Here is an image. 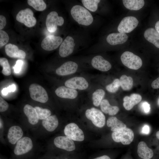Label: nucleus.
Masks as SVG:
<instances>
[{"label": "nucleus", "mask_w": 159, "mask_h": 159, "mask_svg": "<svg viewBox=\"0 0 159 159\" xmlns=\"http://www.w3.org/2000/svg\"><path fill=\"white\" fill-rule=\"evenodd\" d=\"M70 12L73 19L79 24L88 26L93 22V19L91 14L81 6H74L71 9Z\"/></svg>", "instance_id": "f257e3e1"}, {"label": "nucleus", "mask_w": 159, "mask_h": 159, "mask_svg": "<svg viewBox=\"0 0 159 159\" xmlns=\"http://www.w3.org/2000/svg\"><path fill=\"white\" fill-rule=\"evenodd\" d=\"M120 59L122 63L128 68L137 70L141 67L143 62L141 58L129 51H125L121 55Z\"/></svg>", "instance_id": "f03ea898"}, {"label": "nucleus", "mask_w": 159, "mask_h": 159, "mask_svg": "<svg viewBox=\"0 0 159 159\" xmlns=\"http://www.w3.org/2000/svg\"><path fill=\"white\" fill-rule=\"evenodd\" d=\"M113 140L117 143L121 142L124 145L130 144L134 138V134L130 129L126 127L120 130L113 132L112 134Z\"/></svg>", "instance_id": "7ed1b4c3"}, {"label": "nucleus", "mask_w": 159, "mask_h": 159, "mask_svg": "<svg viewBox=\"0 0 159 159\" xmlns=\"http://www.w3.org/2000/svg\"><path fill=\"white\" fill-rule=\"evenodd\" d=\"M29 91L30 96L33 100L42 103L48 100L47 93L41 85L37 84H31L29 86Z\"/></svg>", "instance_id": "20e7f679"}, {"label": "nucleus", "mask_w": 159, "mask_h": 159, "mask_svg": "<svg viewBox=\"0 0 159 159\" xmlns=\"http://www.w3.org/2000/svg\"><path fill=\"white\" fill-rule=\"evenodd\" d=\"M86 117L91 120L96 126L101 128L105 123V117L100 110L94 107L87 109L85 112Z\"/></svg>", "instance_id": "39448f33"}, {"label": "nucleus", "mask_w": 159, "mask_h": 159, "mask_svg": "<svg viewBox=\"0 0 159 159\" xmlns=\"http://www.w3.org/2000/svg\"><path fill=\"white\" fill-rule=\"evenodd\" d=\"M16 19L29 27L34 26L37 22L36 18L34 16L33 12L29 8L20 11L16 15Z\"/></svg>", "instance_id": "423d86ee"}, {"label": "nucleus", "mask_w": 159, "mask_h": 159, "mask_svg": "<svg viewBox=\"0 0 159 159\" xmlns=\"http://www.w3.org/2000/svg\"><path fill=\"white\" fill-rule=\"evenodd\" d=\"M65 135L74 141H82L84 139V135L82 130L74 123L67 125L64 130Z\"/></svg>", "instance_id": "0eeeda50"}, {"label": "nucleus", "mask_w": 159, "mask_h": 159, "mask_svg": "<svg viewBox=\"0 0 159 159\" xmlns=\"http://www.w3.org/2000/svg\"><path fill=\"white\" fill-rule=\"evenodd\" d=\"M64 22V19L62 17L59 16L56 12L52 11L47 15L46 25L48 31L52 33L56 31L58 26H62Z\"/></svg>", "instance_id": "6e6552de"}, {"label": "nucleus", "mask_w": 159, "mask_h": 159, "mask_svg": "<svg viewBox=\"0 0 159 159\" xmlns=\"http://www.w3.org/2000/svg\"><path fill=\"white\" fill-rule=\"evenodd\" d=\"M138 21L137 18L133 16L124 17L120 23L117 30L119 32L128 33L133 30L138 26Z\"/></svg>", "instance_id": "1a4fd4ad"}, {"label": "nucleus", "mask_w": 159, "mask_h": 159, "mask_svg": "<svg viewBox=\"0 0 159 159\" xmlns=\"http://www.w3.org/2000/svg\"><path fill=\"white\" fill-rule=\"evenodd\" d=\"M63 39L60 36L50 35L42 40L41 46L44 50L50 51L57 48L62 42Z\"/></svg>", "instance_id": "9d476101"}, {"label": "nucleus", "mask_w": 159, "mask_h": 159, "mask_svg": "<svg viewBox=\"0 0 159 159\" xmlns=\"http://www.w3.org/2000/svg\"><path fill=\"white\" fill-rule=\"evenodd\" d=\"M33 146L32 142L30 138L27 137H23L17 142L14 153L18 155L25 154L32 149Z\"/></svg>", "instance_id": "9b49d317"}, {"label": "nucleus", "mask_w": 159, "mask_h": 159, "mask_svg": "<svg viewBox=\"0 0 159 159\" xmlns=\"http://www.w3.org/2000/svg\"><path fill=\"white\" fill-rule=\"evenodd\" d=\"M54 143L57 148L68 151H72L75 149L73 140L67 136H58L54 139Z\"/></svg>", "instance_id": "f8f14e48"}, {"label": "nucleus", "mask_w": 159, "mask_h": 159, "mask_svg": "<svg viewBox=\"0 0 159 159\" xmlns=\"http://www.w3.org/2000/svg\"><path fill=\"white\" fill-rule=\"evenodd\" d=\"M75 44L73 38L67 36L61 44L59 49V54L62 57H67L73 52Z\"/></svg>", "instance_id": "ddd939ff"}, {"label": "nucleus", "mask_w": 159, "mask_h": 159, "mask_svg": "<svg viewBox=\"0 0 159 159\" xmlns=\"http://www.w3.org/2000/svg\"><path fill=\"white\" fill-rule=\"evenodd\" d=\"M65 85L74 89L85 90L88 87V83L86 79L82 77H76L67 80L65 82Z\"/></svg>", "instance_id": "4468645a"}, {"label": "nucleus", "mask_w": 159, "mask_h": 159, "mask_svg": "<svg viewBox=\"0 0 159 159\" xmlns=\"http://www.w3.org/2000/svg\"><path fill=\"white\" fill-rule=\"evenodd\" d=\"M78 67L77 64L72 61H68L64 63L56 70V73L58 75L65 76L75 73Z\"/></svg>", "instance_id": "2eb2a0df"}, {"label": "nucleus", "mask_w": 159, "mask_h": 159, "mask_svg": "<svg viewBox=\"0 0 159 159\" xmlns=\"http://www.w3.org/2000/svg\"><path fill=\"white\" fill-rule=\"evenodd\" d=\"M91 64L95 69L103 72L109 70L112 67L110 62L100 55L94 57L92 60Z\"/></svg>", "instance_id": "dca6fc26"}, {"label": "nucleus", "mask_w": 159, "mask_h": 159, "mask_svg": "<svg viewBox=\"0 0 159 159\" xmlns=\"http://www.w3.org/2000/svg\"><path fill=\"white\" fill-rule=\"evenodd\" d=\"M55 92L59 97L69 99H74L78 95L77 92L76 90L64 86L58 87Z\"/></svg>", "instance_id": "f3484780"}, {"label": "nucleus", "mask_w": 159, "mask_h": 159, "mask_svg": "<svg viewBox=\"0 0 159 159\" xmlns=\"http://www.w3.org/2000/svg\"><path fill=\"white\" fill-rule=\"evenodd\" d=\"M23 131L19 126H13L9 130L7 138L9 142L12 144H15L21 139L23 135Z\"/></svg>", "instance_id": "a211bd4d"}, {"label": "nucleus", "mask_w": 159, "mask_h": 159, "mask_svg": "<svg viewBox=\"0 0 159 159\" xmlns=\"http://www.w3.org/2000/svg\"><path fill=\"white\" fill-rule=\"evenodd\" d=\"M5 51L6 55L11 58L24 59L26 57V53L24 51L19 49L17 46L11 43L6 45Z\"/></svg>", "instance_id": "6ab92c4d"}, {"label": "nucleus", "mask_w": 159, "mask_h": 159, "mask_svg": "<svg viewBox=\"0 0 159 159\" xmlns=\"http://www.w3.org/2000/svg\"><path fill=\"white\" fill-rule=\"evenodd\" d=\"M128 38L125 33H113L109 34L106 38L107 42L112 45L123 44L127 41Z\"/></svg>", "instance_id": "aec40b11"}, {"label": "nucleus", "mask_w": 159, "mask_h": 159, "mask_svg": "<svg viewBox=\"0 0 159 159\" xmlns=\"http://www.w3.org/2000/svg\"><path fill=\"white\" fill-rule=\"evenodd\" d=\"M142 98L141 96L138 94L133 93L130 96H126L123 99V106L126 110H130L140 102Z\"/></svg>", "instance_id": "412c9836"}, {"label": "nucleus", "mask_w": 159, "mask_h": 159, "mask_svg": "<svg viewBox=\"0 0 159 159\" xmlns=\"http://www.w3.org/2000/svg\"><path fill=\"white\" fill-rule=\"evenodd\" d=\"M137 153L139 156L143 159H150L153 155V150L144 141L138 143Z\"/></svg>", "instance_id": "4be33fe9"}, {"label": "nucleus", "mask_w": 159, "mask_h": 159, "mask_svg": "<svg viewBox=\"0 0 159 159\" xmlns=\"http://www.w3.org/2000/svg\"><path fill=\"white\" fill-rule=\"evenodd\" d=\"M23 111L30 124L34 125L38 122L39 118L34 108L29 105L26 104L24 106Z\"/></svg>", "instance_id": "5701e85b"}, {"label": "nucleus", "mask_w": 159, "mask_h": 159, "mask_svg": "<svg viewBox=\"0 0 159 159\" xmlns=\"http://www.w3.org/2000/svg\"><path fill=\"white\" fill-rule=\"evenodd\" d=\"M144 35L147 40L159 48V33L155 29L153 28L147 29Z\"/></svg>", "instance_id": "b1692460"}, {"label": "nucleus", "mask_w": 159, "mask_h": 159, "mask_svg": "<svg viewBox=\"0 0 159 159\" xmlns=\"http://www.w3.org/2000/svg\"><path fill=\"white\" fill-rule=\"evenodd\" d=\"M58 124V119L55 115H50L43 120L42 122L43 127L49 132H52L56 129Z\"/></svg>", "instance_id": "393cba45"}, {"label": "nucleus", "mask_w": 159, "mask_h": 159, "mask_svg": "<svg viewBox=\"0 0 159 159\" xmlns=\"http://www.w3.org/2000/svg\"><path fill=\"white\" fill-rule=\"evenodd\" d=\"M107 125L110 127L111 130L113 132L116 131L126 127V125L115 117L108 118L107 122Z\"/></svg>", "instance_id": "a878e982"}, {"label": "nucleus", "mask_w": 159, "mask_h": 159, "mask_svg": "<svg viewBox=\"0 0 159 159\" xmlns=\"http://www.w3.org/2000/svg\"><path fill=\"white\" fill-rule=\"evenodd\" d=\"M100 105L102 111L104 113L108 114L110 115H115L119 110L118 107L111 105L108 100L106 99L103 100Z\"/></svg>", "instance_id": "bb28decb"}, {"label": "nucleus", "mask_w": 159, "mask_h": 159, "mask_svg": "<svg viewBox=\"0 0 159 159\" xmlns=\"http://www.w3.org/2000/svg\"><path fill=\"white\" fill-rule=\"evenodd\" d=\"M123 3L127 9L132 10H138L142 8L144 5L143 0H123Z\"/></svg>", "instance_id": "cd10ccee"}, {"label": "nucleus", "mask_w": 159, "mask_h": 159, "mask_svg": "<svg viewBox=\"0 0 159 159\" xmlns=\"http://www.w3.org/2000/svg\"><path fill=\"white\" fill-rule=\"evenodd\" d=\"M120 81V87L123 90L128 91L132 87L133 81L131 77L123 75L121 76Z\"/></svg>", "instance_id": "c85d7f7f"}, {"label": "nucleus", "mask_w": 159, "mask_h": 159, "mask_svg": "<svg viewBox=\"0 0 159 159\" xmlns=\"http://www.w3.org/2000/svg\"><path fill=\"white\" fill-rule=\"evenodd\" d=\"M105 95V91L102 89H98L95 91L92 95L93 104L96 107L99 106Z\"/></svg>", "instance_id": "c756f323"}, {"label": "nucleus", "mask_w": 159, "mask_h": 159, "mask_svg": "<svg viewBox=\"0 0 159 159\" xmlns=\"http://www.w3.org/2000/svg\"><path fill=\"white\" fill-rule=\"evenodd\" d=\"M27 1L29 5L37 11H43L47 7L46 3L42 0H28Z\"/></svg>", "instance_id": "7c9ffc66"}, {"label": "nucleus", "mask_w": 159, "mask_h": 159, "mask_svg": "<svg viewBox=\"0 0 159 159\" xmlns=\"http://www.w3.org/2000/svg\"><path fill=\"white\" fill-rule=\"evenodd\" d=\"M100 0H82L83 5L86 8L92 12L96 11L97 9L98 5Z\"/></svg>", "instance_id": "2f4dec72"}, {"label": "nucleus", "mask_w": 159, "mask_h": 159, "mask_svg": "<svg viewBox=\"0 0 159 159\" xmlns=\"http://www.w3.org/2000/svg\"><path fill=\"white\" fill-rule=\"evenodd\" d=\"M0 64L3 67L2 74L6 76L10 75L11 73L10 65L7 59L4 57L0 58Z\"/></svg>", "instance_id": "473e14b6"}, {"label": "nucleus", "mask_w": 159, "mask_h": 159, "mask_svg": "<svg viewBox=\"0 0 159 159\" xmlns=\"http://www.w3.org/2000/svg\"><path fill=\"white\" fill-rule=\"evenodd\" d=\"M38 114L39 119L44 120L50 116L51 112L49 109L42 108L38 106L34 107Z\"/></svg>", "instance_id": "72a5a7b5"}, {"label": "nucleus", "mask_w": 159, "mask_h": 159, "mask_svg": "<svg viewBox=\"0 0 159 159\" xmlns=\"http://www.w3.org/2000/svg\"><path fill=\"white\" fill-rule=\"evenodd\" d=\"M120 86V80L115 79L111 83L106 86V89L108 92L113 93L117 91Z\"/></svg>", "instance_id": "f704fd0d"}, {"label": "nucleus", "mask_w": 159, "mask_h": 159, "mask_svg": "<svg viewBox=\"0 0 159 159\" xmlns=\"http://www.w3.org/2000/svg\"><path fill=\"white\" fill-rule=\"evenodd\" d=\"M9 36L7 33L5 31L0 30V47H1L5 45L8 42Z\"/></svg>", "instance_id": "c9c22d12"}, {"label": "nucleus", "mask_w": 159, "mask_h": 159, "mask_svg": "<svg viewBox=\"0 0 159 159\" xmlns=\"http://www.w3.org/2000/svg\"><path fill=\"white\" fill-rule=\"evenodd\" d=\"M9 107V104L1 97H0V112L6 111Z\"/></svg>", "instance_id": "e433bc0d"}, {"label": "nucleus", "mask_w": 159, "mask_h": 159, "mask_svg": "<svg viewBox=\"0 0 159 159\" xmlns=\"http://www.w3.org/2000/svg\"><path fill=\"white\" fill-rule=\"evenodd\" d=\"M15 90V85L14 84H13L6 88H4L2 90L1 92L3 95H6L9 92H14Z\"/></svg>", "instance_id": "4c0bfd02"}, {"label": "nucleus", "mask_w": 159, "mask_h": 159, "mask_svg": "<svg viewBox=\"0 0 159 159\" xmlns=\"http://www.w3.org/2000/svg\"><path fill=\"white\" fill-rule=\"evenodd\" d=\"M23 64V62L21 60H18L17 61L15 65L13 67L15 73H17L20 72Z\"/></svg>", "instance_id": "58836bf2"}, {"label": "nucleus", "mask_w": 159, "mask_h": 159, "mask_svg": "<svg viewBox=\"0 0 159 159\" xmlns=\"http://www.w3.org/2000/svg\"><path fill=\"white\" fill-rule=\"evenodd\" d=\"M141 107L142 110L145 113H148L150 111V105L146 102L145 101L142 102Z\"/></svg>", "instance_id": "ea45409f"}, {"label": "nucleus", "mask_w": 159, "mask_h": 159, "mask_svg": "<svg viewBox=\"0 0 159 159\" xmlns=\"http://www.w3.org/2000/svg\"><path fill=\"white\" fill-rule=\"evenodd\" d=\"M6 24V19L5 17L2 15L0 16V29L1 30Z\"/></svg>", "instance_id": "a19ab883"}, {"label": "nucleus", "mask_w": 159, "mask_h": 159, "mask_svg": "<svg viewBox=\"0 0 159 159\" xmlns=\"http://www.w3.org/2000/svg\"><path fill=\"white\" fill-rule=\"evenodd\" d=\"M151 86L154 89L159 88V77L152 82Z\"/></svg>", "instance_id": "79ce46f5"}, {"label": "nucleus", "mask_w": 159, "mask_h": 159, "mask_svg": "<svg viewBox=\"0 0 159 159\" xmlns=\"http://www.w3.org/2000/svg\"><path fill=\"white\" fill-rule=\"evenodd\" d=\"M150 131V127L149 126L145 125L143 127L142 132L143 134H149Z\"/></svg>", "instance_id": "37998d69"}, {"label": "nucleus", "mask_w": 159, "mask_h": 159, "mask_svg": "<svg viewBox=\"0 0 159 159\" xmlns=\"http://www.w3.org/2000/svg\"><path fill=\"white\" fill-rule=\"evenodd\" d=\"M93 159H110V158L107 155H104L99 157H98Z\"/></svg>", "instance_id": "c03bdc74"}, {"label": "nucleus", "mask_w": 159, "mask_h": 159, "mask_svg": "<svg viewBox=\"0 0 159 159\" xmlns=\"http://www.w3.org/2000/svg\"><path fill=\"white\" fill-rule=\"evenodd\" d=\"M155 29L159 33V21L156 22L155 24Z\"/></svg>", "instance_id": "a18cd8bd"}, {"label": "nucleus", "mask_w": 159, "mask_h": 159, "mask_svg": "<svg viewBox=\"0 0 159 159\" xmlns=\"http://www.w3.org/2000/svg\"><path fill=\"white\" fill-rule=\"evenodd\" d=\"M156 137L159 139V131H158L156 133Z\"/></svg>", "instance_id": "49530a36"}, {"label": "nucleus", "mask_w": 159, "mask_h": 159, "mask_svg": "<svg viewBox=\"0 0 159 159\" xmlns=\"http://www.w3.org/2000/svg\"></svg>", "instance_id": "de8ad7c7"}]
</instances>
